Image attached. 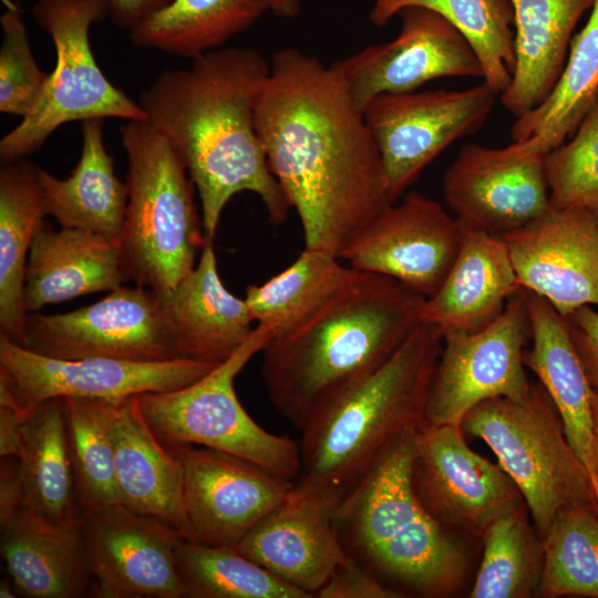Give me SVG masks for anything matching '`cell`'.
<instances>
[{"instance_id":"8992f818","label":"cell","mask_w":598,"mask_h":598,"mask_svg":"<svg viewBox=\"0 0 598 598\" xmlns=\"http://www.w3.org/2000/svg\"><path fill=\"white\" fill-rule=\"evenodd\" d=\"M127 207L120 239L125 270L156 293L176 287L207 243L196 187L177 153L147 121L121 126Z\"/></svg>"},{"instance_id":"7402d4cb","label":"cell","mask_w":598,"mask_h":598,"mask_svg":"<svg viewBox=\"0 0 598 598\" xmlns=\"http://www.w3.org/2000/svg\"><path fill=\"white\" fill-rule=\"evenodd\" d=\"M110 413L120 503L190 539L179 460L155 435L135 395L110 399Z\"/></svg>"},{"instance_id":"5bb4252c","label":"cell","mask_w":598,"mask_h":598,"mask_svg":"<svg viewBox=\"0 0 598 598\" xmlns=\"http://www.w3.org/2000/svg\"><path fill=\"white\" fill-rule=\"evenodd\" d=\"M463 228L439 202L405 193L344 247L339 258L351 268L392 278L426 299L446 278Z\"/></svg>"},{"instance_id":"c3c4849f","label":"cell","mask_w":598,"mask_h":598,"mask_svg":"<svg viewBox=\"0 0 598 598\" xmlns=\"http://www.w3.org/2000/svg\"><path fill=\"white\" fill-rule=\"evenodd\" d=\"M17 589L11 580V578L7 575L4 578L0 581V597L1 598H14L18 597Z\"/></svg>"},{"instance_id":"4fadbf2b","label":"cell","mask_w":598,"mask_h":598,"mask_svg":"<svg viewBox=\"0 0 598 598\" xmlns=\"http://www.w3.org/2000/svg\"><path fill=\"white\" fill-rule=\"evenodd\" d=\"M215 367L182 358L159 362L58 359L34 353L0 333V388L25 413L54 398L121 399L176 390Z\"/></svg>"},{"instance_id":"836d02e7","label":"cell","mask_w":598,"mask_h":598,"mask_svg":"<svg viewBox=\"0 0 598 598\" xmlns=\"http://www.w3.org/2000/svg\"><path fill=\"white\" fill-rule=\"evenodd\" d=\"M410 7L432 10L467 41L483 70V81L499 95L515 69L514 9L509 0H374L369 18L378 27Z\"/></svg>"},{"instance_id":"484cf974","label":"cell","mask_w":598,"mask_h":598,"mask_svg":"<svg viewBox=\"0 0 598 598\" xmlns=\"http://www.w3.org/2000/svg\"><path fill=\"white\" fill-rule=\"evenodd\" d=\"M126 280L118 240L81 229L54 230L43 219L28 257L24 308L33 312L49 303L112 291Z\"/></svg>"},{"instance_id":"7c38bea8","label":"cell","mask_w":598,"mask_h":598,"mask_svg":"<svg viewBox=\"0 0 598 598\" xmlns=\"http://www.w3.org/2000/svg\"><path fill=\"white\" fill-rule=\"evenodd\" d=\"M528 336L527 291L523 288L487 327L471 333L444 334L425 421L460 425L464 415L485 400H524L532 388L523 360Z\"/></svg>"},{"instance_id":"b9f144b4","label":"cell","mask_w":598,"mask_h":598,"mask_svg":"<svg viewBox=\"0 0 598 598\" xmlns=\"http://www.w3.org/2000/svg\"><path fill=\"white\" fill-rule=\"evenodd\" d=\"M317 598H401L350 555L336 568Z\"/></svg>"},{"instance_id":"e575fe53","label":"cell","mask_w":598,"mask_h":598,"mask_svg":"<svg viewBox=\"0 0 598 598\" xmlns=\"http://www.w3.org/2000/svg\"><path fill=\"white\" fill-rule=\"evenodd\" d=\"M336 255L306 248L285 270L259 286L247 287L245 301L257 324L281 334L351 281L358 270Z\"/></svg>"},{"instance_id":"44dd1931","label":"cell","mask_w":598,"mask_h":598,"mask_svg":"<svg viewBox=\"0 0 598 598\" xmlns=\"http://www.w3.org/2000/svg\"><path fill=\"white\" fill-rule=\"evenodd\" d=\"M340 501L331 492L295 483L286 499L236 548L280 580L316 597L349 556L336 527Z\"/></svg>"},{"instance_id":"30bf717a","label":"cell","mask_w":598,"mask_h":598,"mask_svg":"<svg viewBox=\"0 0 598 598\" xmlns=\"http://www.w3.org/2000/svg\"><path fill=\"white\" fill-rule=\"evenodd\" d=\"M499 93L484 81L464 90L383 93L364 109L389 197L398 202L423 169L454 142L476 133Z\"/></svg>"},{"instance_id":"8fae6325","label":"cell","mask_w":598,"mask_h":598,"mask_svg":"<svg viewBox=\"0 0 598 598\" xmlns=\"http://www.w3.org/2000/svg\"><path fill=\"white\" fill-rule=\"evenodd\" d=\"M18 344L38 354L66 360L178 359L159 296L141 286H121L92 305L64 313L28 312Z\"/></svg>"},{"instance_id":"603a6c76","label":"cell","mask_w":598,"mask_h":598,"mask_svg":"<svg viewBox=\"0 0 598 598\" xmlns=\"http://www.w3.org/2000/svg\"><path fill=\"white\" fill-rule=\"evenodd\" d=\"M527 311L532 346L524 350V364L537 375L550 396L567 441L589 474L598 507L592 389L565 318L546 299L530 291H527Z\"/></svg>"},{"instance_id":"ab89813d","label":"cell","mask_w":598,"mask_h":598,"mask_svg":"<svg viewBox=\"0 0 598 598\" xmlns=\"http://www.w3.org/2000/svg\"><path fill=\"white\" fill-rule=\"evenodd\" d=\"M550 208H598V97L568 142L544 156Z\"/></svg>"},{"instance_id":"4dcf8cb0","label":"cell","mask_w":598,"mask_h":598,"mask_svg":"<svg viewBox=\"0 0 598 598\" xmlns=\"http://www.w3.org/2000/svg\"><path fill=\"white\" fill-rule=\"evenodd\" d=\"M39 167L27 157L0 169V329L19 343L25 320L24 279L34 233L44 219Z\"/></svg>"},{"instance_id":"277c9868","label":"cell","mask_w":598,"mask_h":598,"mask_svg":"<svg viewBox=\"0 0 598 598\" xmlns=\"http://www.w3.org/2000/svg\"><path fill=\"white\" fill-rule=\"evenodd\" d=\"M414 432L392 440L346 493L336 527L346 551L377 578L424 597H445L462 585L467 558L417 494Z\"/></svg>"},{"instance_id":"cb8c5ba5","label":"cell","mask_w":598,"mask_h":598,"mask_svg":"<svg viewBox=\"0 0 598 598\" xmlns=\"http://www.w3.org/2000/svg\"><path fill=\"white\" fill-rule=\"evenodd\" d=\"M1 556L19 596L96 597L80 515L55 523L20 508L1 526Z\"/></svg>"},{"instance_id":"60d3db41","label":"cell","mask_w":598,"mask_h":598,"mask_svg":"<svg viewBox=\"0 0 598 598\" xmlns=\"http://www.w3.org/2000/svg\"><path fill=\"white\" fill-rule=\"evenodd\" d=\"M1 1L0 112L22 118L41 95L48 74L34 59L20 4Z\"/></svg>"},{"instance_id":"d4e9b609","label":"cell","mask_w":598,"mask_h":598,"mask_svg":"<svg viewBox=\"0 0 598 598\" xmlns=\"http://www.w3.org/2000/svg\"><path fill=\"white\" fill-rule=\"evenodd\" d=\"M171 326L177 358L218 365L254 331L245 299L224 286L212 241L194 269L173 289L157 293Z\"/></svg>"},{"instance_id":"1f68e13d","label":"cell","mask_w":598,"mask_h":598,"mask_svg":"<svg viewBox=\"0 0 598 598\" xmlns=\"http://www.w3.org/2000/svg\"><path fill=\"white\" fill-rule=\"evenodd\" d=\"M18 461L23 507L55 523L80 515L62 398L42 402L24 420Z\"/></svg>"},{"instance_id":"d6a6232c","label":"cell","mask_w":598,"mask_h":598,"mask_svg":"<svg viewBox=\"0 0 598 598\" xmlns=\"http://www.w3.org/2000/svg\"><path fill=\"white\" fill-rule=\"evenodd\" d=\"M267 11L261 0H172L128 31L131 43L194 60L220 49Z\"/></svg>"},{"instance_id":"f907efd6","label":"cell","mask_w":598,"mask_h":598,"mask_svg":"<svg viewBox=\"0 0 598 598\" xmlns=\"http://www.w3.org/2000/svg\"><path fill=\"white\" fill-rule=\"evenodd\" d=\"M592 213H594V215H595V217H596V220H597V224H598V208H597L595 212H592Z\"/></svg>"},{"instance_id":"9c48e42d","label":"cell","mask_w":598,"mask_h":598,"mask_svg":"<svg viewBox=\"0 0 598 598\" xmlns=\"http://www.w3.org/2000/svg\"><path fill=\"white\" fill-rule=\"evenodd\" d=\"M271 337L270 329L257 324L230 358L197 381L135 395L155 435L168 446L210 447L296 482L301 470L299 443L261 427L241 405L234 385L238 373Z\"/></svg>"},{"instance_id":"d6986e66","label":"cell","mask_w":598,"mask_h":598,"mask_svg":"<svg viewBox=\"0 0 598 598\" xmlns=\"http://www.w3.org/2000/svg\"><path fill=\"white\" fill-rule=\"evenodd\" d=\"M448 209L468 229L502 235L550 209L544 157L465 144L443 176Z\"/></svg>"},{"instance_id":"f546056e","label":"cell","mask_w":598,"mask_h":598,"mask_svg":"<svg viewBox=\"0 0 598 598\" xmlns=\"http://www.w3.org/2000/svg\"><path fill=\"white\" fill-rule=\"evenodd\" d=\"M598 97V0L574 34L563 71L546 100L512 125L511 146L520 155L544 157L570 137Z\"/></svg>"},{"instance_id":"7dc6e473","label":"cell","mask_w":598,"mask_h":598,"mask_svg":"<svg viewBox=\"0 0 598 598\" xmlns=\"http://www.w3.org/2000/svg\"><path fill=\"white\" fill-rule=\"evenodd\" d=\"M274 16L279 18H293L299 14L301 0H261Z\"/></svg>"},{"instance_id":"f1b7e54d","label":"cell","mask_w":598,"mask_h":598,"mask_svg":"<svg viewBox=\"0 0 598 598\" xmlns=\"http://www.w3.org/2000/svg\"><path fill=\"white\" fill-rule=\"evenodd\" d=\"M514 9L515 69L499 95L516 117L540 105L565 65L577 23L595 0H509Z\"/></svg>"},{"instance_id":"ba28073f","label":"cell","mask_w":598,"mask_h":598,"mask_svg":"<svg viewBox=\"0 0 598 598\" xmlns=\"http://www.w3.org/2000/svg\"><path fill=\"white\" fill-rule=\"evenodd\" d=\"M31 13L51 38L55 65L33 107L0 140L1 164L27 157L70 122L146 121L140 103L105 76L91 48V27L110 16L107 0H35Z\"/></svg>"},{"instance_id":"2e32d148","label":"cell","mask_w":598,"mask_h":598,"mask_svg":"<svg viewBox=\"0 0 598 598\" xmlns=\"http://www.w3.org/2000/svg\"><path fill=\"white\" fill-rule=\"evenodd\" d=\"M414 483L445 527L483 535L499 515L525 502L508 474L466 444L460 425L424 421L414 432Z\"/></svg>"},{"instance_id":"52a82bcc","label":"cell","mask_w":598,"mask_h":598,"mask_svg":"<svg viewBox=\"0 0 598 598\" xmlns=\"http://www.w3.org/2000/svg\"><path fill=\"white\" fill-rule=\"evenodd\" d=\"M460 426L496 455L519 488L540 538L563 508L596 503L589 474L540 382L532 383L524 400L497 396L478 403Z\"/></svg>"},{"instance_id":"681fc988","label":"cell","mask_w":598,"mask_h":598,"mask_svg":"<svg viewBox=\"0 0 598 598\" xmlns=\"http://www.w3.org/2000/svg\"><path fill=\"white\" fill-rule=\"evenodd\" d=\"M592 413H594V422H595V432L597 437V446H598V393L592 391Z\"/></svg>"},{"instance_id":"6da1fadb","label":"cell","mask_w":598,"mask_h":598,"mask_svg":"<svg viewBox=\"0 0 598 598\" xmlns=\"http://www.w3.org/2000/svg\"><path fill=\"white\" fill-rule=\"evenodd\" d=\"M255 124L268 166L300 219L306 248L339 257L393 204L363 112L331 64L295 48L279 50Z\"/></svg>"},{"instance_id":"f6af8a7d","label":"cell","mask_w":598,"mask_h":598,"mask_svg":"<svg viewBox=\"0 0 598 598\" xmlns=\"http://www.w3.org/2000/svg\"><path fill=\"white\" fill-rule=\"evenodd\" d=\"M172 0H107L110 19L113 24L124 30H132L153 12L168 4Z\"/></svg>"},{"instance_id":"ac0fdd59","label":"cell","mask_w":598,"mask_h":598,"mask_svg":"<svg viewBox=\"0 0 598 598\" xmlns=\"http://www.w3.org/2000/svg\"><path fill=\"white\" fill-rule=\"evenodd\" d=\"M82 536L100 598H185L171 527L122 504L81 509Z\"/></svg>"},{"instance_id":"8d00e7d4","label":"cell","mask_w":598,"mask_h":598,"mask_svg":"<svg viewBox=\"0 0 598 598\" xmlns=\"http://www.w3.org/2000/svg\"><path fill=\"white\" fill-rule=\"evenodd\" d=\"M175 559L185 598H310L235 547L181 538Z\"/></svg>"},{"instance_id":"5b68a950","label":"cell","mask_w":598,"mask_h":598,"mask_svg":"<svg viewBox=\"0 0 598 598\" xmlns=\"http://www.w3.org/2000/svg\"><path fill=\"white\" fill-rule=\"evenodd\" d=\"M442 344L440 330L422 322L380 368L320 406L301 430L295 483L342 499L392 440L425 421Z\"/></svg>"},{"instance_id":"3957f363","label":"cell","mask_w":598,"mask_h":598,"mask_svg":"<svg viewBox=\"0 0 598 598\" xmlns=\"http://www.w3.org/2000/svg\"><path fill=\"white\" fill-rule=\"evenodd\" d=\"M425 300L398 280L359 271L261 351L275 409L301 431L320 406L395 353L422 323Z\"/></svg>"},{"instance_id":"d590c367","label":"cell","mask_w":598,"mask_h":598,"mask_svg":"<svg viewBox=\"0 0 598 598\" xmlns=\"http://www.w3.org/2000/svg\"><path fill=\"white\" fill-rule=\"evenodd\" d=\"M480 569L470 598H529L537 595L543 544L525 502L495 518L484 530Z\"/></svg>"},{"instance_id":"e0dca14e","label":"cell","mask_w":598,"mask_h":598,"mask_svg":"<svg viewBox=\"0 0 598 598\" xmlns=\"http://www.w3.org/2000/svg\"><path fill=\"white\" fill-rule=\"evenodd\" d=\"M168 447L183 468L190 539L207 545L236 548L286 499L295 484L218 450L194 444Z\"/></svg>"},{"instance_id":"7a4b0ae2","label":"cell","mask_w":598,"mask_h":598,"mask_svg":"<svg viewBox=\"0 0 598 598\" xmlns=\"http://www.w3.org/2000/svg\"><path fill=\"white\" fill-rule=\"evenodd\" d=\"M269 71L254 49L220 48L192 60L189 68L161 73L140 96L146 121L175 150L196 187L207 241L240 192L256 194L274 224L285 221L291 209L256 132Z\"/></svg>"},{"instance_id":"4316f807","label":"cell","mask_w":598,"mask_h":598,"mask_svg":"<svg viewBox=\"0 0 598 598\" xmlns=\"http://www.w3.org/2000/svg\"><path fill=\"white\" fill-rule=\"evenodd\" d=\"M462 228L457 256L442 286L425 300L422 310V322L434 326L442 336L487 327L522 288L503 238Z\"/></svg>"},{"instance_id":"83f0119b","label":"cell","mask_w":598,"mask_h":598,"mask_svg":"<svg viewBox=\"0 0 598 598\" xmlns=\"http://www.w3.org/2000/svg\"><path fill=\"white\" fill-rule=\"evenodd\" d=\"M102 118L81 122V156L66 178L39 167L44 216L60 227L121 239L127 207L126 184L114 171L104 144Z\"/></svg>"},{"instance_id":"7bdbcfd3","label":"cell","mask_w":598,"mask_h":598,"mask_svg":"<svg viewBox=\"0 0 598 598\" xmlns=\"http://www.w3.org/2000/svg\"><path fill=\"white\" fill-rule=\"evenodd\" d=\"M564 318L589 384L598 393V310L584 306Z\"/></svg>"},{"instance_id":"ffe728a7","label":"cell","mask_w":598,"mask_h":598,"mask_svg":"<svg viewBox=\"0 0 598 598\" xmlns=\"http://www.w3.org/2000/svg\"><path fill=\"white\" fill-rule=\"evenodd\" d=\"M499 236L523 289L546 299L563 317L598 306V224L592 212L550 208Z\"/></svg>"},{"instance_id":"74e56055","label":"cell","mask_w":598,"mask_h":598,"mask_svg":"<svg viewBox=\"0 0 598 598\" xmlns=\"http://www.w3.org/2000/svg\"><path fill=\"white\" fill-rule=\"evenodd\" d=\"M542 539L544 564L537 596L598 598V507L563 508Z\"/></svg>"},{"instance_id":"9a60e30c","label":"cell","mask_w":598,"mask_h":598,"mask_svg":"<svg viewBox=\"0 0 598 598\" xmlns=\"http://www.w3.org/2000/svg\"><path fill=\"white\" fill-rule=\"evenodd\" d=\"M396 17L401 29L394 39L331 63L361 112L380 94L416 91L435 79H483L471 45L443 17L420 7Z\"/></svg>"},{"instance_id":"ee69618b","label":"cell","mask_w":598,"mask_h":598,"mask_svg":"<svg viewBox=\"0 0 598 598\" xmlns=\"http://www.w3.org/2000/svg\"><path fill=\"white\" fill-rule=\"evenodd\" d=\"M23 507V489L17 457H1L0 527L9 523Z\"/></svg>"},{"instance_id":"f35d334b","label":"cell","mask_w":598,"mask_h":598,"mask_svg":"<svg viewBox=\"0 0 598 598\" xmlns=\"http://www.w3.org/2000/svg\"><path fill=\"white\" fill-rule=\"evenodd\" d=\"M62 399L80 508L91 509L120 503L115 484L110 399Z\"/></svg>"},{"instance_id":"bcb514c9","label":"cell","mask_w":598,"mask_h":598,"mask_svg":"<svg viewBox=\"0 0 598 598\" xmlns=\"http://www.w3.org/2000/svg\"><path fill=\"white\" fill-rule=\"evenodd\" d=\"M30 413L14 405L0 404V456L17 457L21 450V429Z\"/></svg>"}]
</instances>
